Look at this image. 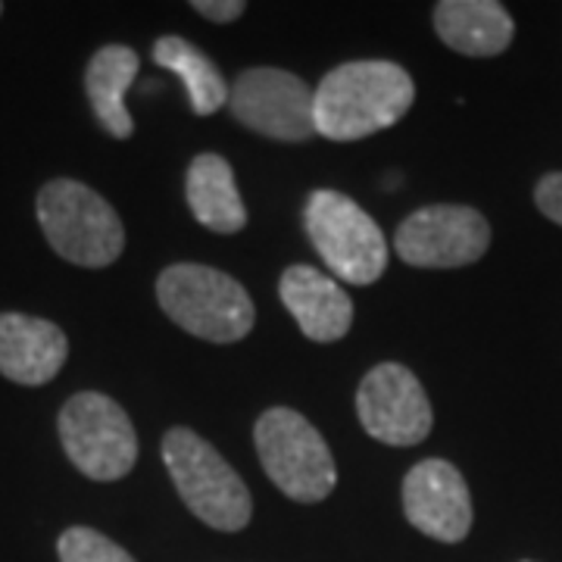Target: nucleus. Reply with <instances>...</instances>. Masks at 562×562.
Listing matches in <instances>:
<instances>
[{
	"mask_svg": "<svg viewBox=\"0 0 562 562\" xmlns=\"http://www.w3.org/2000/svg\"><path fill=\"white\" fill-rule=\"evenodd\" d=\"M416 85L387 60H357L331 69L316 88V132L328 140H360L409 113Z\"/></svg>",
	"mask_w": 562,
	"mask_h": 562,
	"instance_id": "obj_1",
	"label": "nucleus"
},
{
	"mask_svg": "<svg viewBox=\"0 0 562 562\" xmlns=\"http://www.w3.org/2000/svg\"><path fill=\"white\" fill-rule=\"evenodd\" d=\"M157 301L179 328L213 344L241 341L257 322L241 281L201 262L169 266L157 281Z\"/></svg>",
	"mask_w": 562,
	"mask_h": 562,
	"instance_id": "obj_2",
	"label": "nucleus"
},
{
	"mask_svg": "<svg viewBox=\"0 0 562 562\" xmlns=\"http://www.w3.org/2000/svg\"><path fill=\"white\" fill-rule=\"evenodd\" d=\"M162 462L179 487L184 506L216 531L250 525L254 501L241 475L222 460L213 443L191 428H172L162 438Z\"/></svg>",
	"mask_w": 562,
	"mask_h": 562,
	"instance_id": "obj_3",
	"label": "nucleus"
},
{
	"mask_svg": "<svg viewBox=\"0 0 562 562\" xmlns=\"http://www.w3.org/2000/svg\"><path fill=\"white\" fill-rule=\"evenodd\" d=\"M38 222L47 244L72 266L103 269L125 250L120 213L81 181H47L38 194Z\"/></svg>",
	"mask_w": 562,
	"mask_h": 562,
	"instance_id": "obj_4",
	"label": "nucleus"
},
{
	"mask_svg": "<svg viewBox=\"0 0 562 562\" xmlns=\"http://www.w3.org/2000/svg\"><path fill=\"white\" fill-rule=\"evenodd\" d=\"M254 443L266 475L284 497L297 503H319L335 491V457L316 431V425L297 409H266L254 428Z\"/></svg>",
	"mask_w": 562,
	"mask_h": 562,
	"instance_id": "obj_5",
	"label": "nucleus"
},
{
	"mask_svg": "<svg viewBox=\"0 0 562 562\" xmlns=\"http://www.w3.org/2000/svg\"><path fill=\"white\" fill-rule=\"evenodd\" d=\"M303 228L322 262L347 284H372L384 276L387 238L360 203L341 191H313L303 206Z\"/></svg>",
	"mask_w": 562,
	"mask_h": 562,
	"instance_id": "obj_6",
	"label": "nucleus"
},
{
	"mask_svg": "<svg viewBox=\"0 0 562 562\" xmlns=\"http://www.w3.org/2000/svg\"><path fill=\"white\" fill-rule=\"evenodd\" d=\"M60 443L69 462L94 482H120L138 462V435L120 403L81 391L60 409Z\"/></svg>",
	"mask_w": 562,
	"mask_h": 562,
	"instance_id": "obj_7",
	"label": "nucleus"
},
{
	"mask_svg": "<svg viewBox=\"0 0 562 562\" xmlns=\"http://www.w3.org/2000/svg\"><path fill=\"white\" fill-rule=\"evenodd\" d=\"M228 106L235 120L276 140L316 138V88H310L301 76L257 66L238 76L228 88Z\"/></svg>",
	"mask_w": 562,
	"mask_h": 562,
	"instance_id": "obj_8",
	"label": "nucleus"
},
{
	"mask_svg": "<svg viewBox=\"0 0 562 562\" xmlns=\"http://www.w3.org/2000/svg\"><path fill=\"white\" fill-rule=\"evenodd\" d=\"M394 247L416 269H460L487 254L491 225L472 206H425L401 222Z\"/></svg>",
	"mask_w": 562,
	"mask_h": 562,
	"instance_id": "obj_9",
	"label": "nucleus"
},
{
	"mask_svg": "<svg viewBox=\"0 0 562 562\" xmlns=\"http://www.w3.org/2000/svg\"><path fill=\"white\" fill-rule=\"evenodd\" d=\"M357 416L366 435L391 447H416L431 435V403L413 369L401 362L375 366L357 391Z\"/></svg>",
	"mask_w": 562,
	"mask_h": 562,
	"instance_id": "obj_10",
	"label": "nucleus"
},
{
	"mask_svg": "<svg viewBox=\"0 0 562 562\" xmlns=\"http://www.w3.org/2000/svg\"><path fill=\"white\" fill-rule=\"evenodd\" d=\"M403 513L416 531L441 543H460L475 519L469 484L447 460H425L406 472Z\"/></svg>",
	"mask_w": 562,
	"mask_h": 562,
	"instance_id": "obj_11",
	"label": "nucleus"
},
{
	"mask_svg": "<svg viewBox=\"0 0 562 562\" xmlns=\"http://www.w3.org/2000/svg\"><path fill=\"white\" fill-rule=\"evenodd\" d=\"M69 357V341L60 325L25 316L0 313V375L10 382L38 387L60 375Z\"/></svg>",
	"mask_w": 562,
	"mask_h": 562,
	"instance_id": "obj_12",
	"label": "nucleus"
},
{
	"mask_svg": "<svg viewBox=\"0 0 562 562\" xmlns=\"http://www.w3.org/2000/svg\"><path fill=\"white\" fill-rule=\"evenodd\" d=\"M281 303L310 341L331 344L353 325V301L341 284L313 266H291L279 281Z\"/></svg>",
	"mask_w": 562,
	"mask_h": 562,
	"instance_id": "obj_13",
	"label": "nucleus"
},
{
	"mask_svg": "<svg viewBox=\"0 0 562 562\" xmlns=\"http://www.w3.org/2000/svg\"><path fill=\"white\" fill-rule=\"evenodd\" d=\"M435 29L447 47L465 57H497L516 38V22L494 0H441Z\"/></svg>",
	"mask_w": 562,
	"mask_h": 562,
	"instance_id": "obj_14",
	"label": "nucleus"
},
{
	"mask_svg": "<svg viewBox=\"0 0 562 562\" xmlns=\"http://www.w3.org/2000/svg\"><path fill=\"white\" fill-rule=\"evenodd\" d=\"M138 69V54L125 44H106L88 63L85 91H88L94 116L110 138L125 140L135 135V120L125 106V91L132 88Z\"/></svg>",
	"mask_w": 562,
	"mask_h": 562,
	"instance_id": "obj_15",
	"label": "nucleus"
},
{
	"mask_svg": "<svg viewBox=\"0 0 562 562\" xmlns=\"http://www.w3.org/2000/svg\"><path fill=\"white\" fill-rule=\"evenodd\" d=\"M184 194H188V206L194 220L210 232L235 235L247 225V210H244L241 191L235 184V172L220 154L194 157V162L188 166Z\"/></svg>",
	"mask_w": 562,
	"mask_h": 562,
	"instance_id": "obj_16",
	"label": "nucleus"
},
{
	"mask_svg": "<svg viewBox=\"0 0 562 562\" xmlns=\"http://www.w3.org/2000/svg\"><path fill=\"white\" fill-rule=\"evenodd\" d=\"M154 63L179 76L184 91H188L191 110L198 116H213L222 103L228 101V85L216 69V63L184 38L166 35V38L157 41L154 44Z\"/></svg>",
	"mask_w": 562,
	"mask_h": 562,
	"instance_id": "obj_17",
	"label": "nucleus"
},
{
	"mask_svg": "<svg viewBox=\"0 0 562 562\" xmlns=\"http://www.w3.org/2000/svg\"><path fill=\"white\" fill-rule=\"evenodd\" d=\"M60 562H135L128 550H122L120 543L110 541L106 535L94 528H66L57 541Z\"/></svg>",
	"mask_w": 562,
	"mask_h": 562,
	"instance_id": "obj_18",
	"label": "nucleus"
},
{
	"mask_svg": "<svg viewBox=\"0 0 562 562\" xmlns=\"http://www.w3.org/2000/svg\"><path fill=\"white\" fill-rule=\"evenodd\" d=\"M535 203L550 222L562 225V172H550L535 188Z\"/></svg>",
	"mask_w": 562,
	"mask_h": 562,
	"instance_id": "obj_19",
	"label": "nucleus"
},
{
	"mask_svg": "<svg viewBox=\"0 0 562 562\" xmlns=\"http://www.w3.org/2000/svg\"><path fill=\"white\" fill-rule=\"evenodd\" d=\"M194 10L210 22H235L244 13L241 0H194Z\"/></svg>",
	"mask_w": 562,
	"mask_h": 562,
	"instance_id": "obj_20",
	"label": "nucleus"
},
{
	"mask_svg": "<svg viewBox=\"0 0 562 562\" xmlns=\"http://www.w3.org/2000/svg\"><path fill=\"white\" fill-rule=\"evenodd\" d=\"M0 13H3V3H0Z\"/></svg>",
	"mask_w": 562,
	"mask_h": 562,
	"instance_id": "obj_21",
	"label": "nucleus"
}]
</instances>
